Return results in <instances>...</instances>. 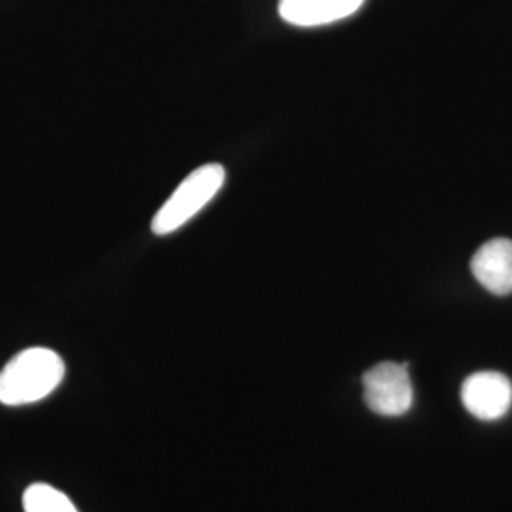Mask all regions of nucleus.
I'll use <instances>...</instances> for the list:
<instances>
[{
  "mask_svg": "<svg viewBox=\"0 0 512 512\" xmlns=\"http://www.w3.org/2000/svg\"><path fill=\"white\" fill-rule=\"evenodd\" d=\"M65 376L63 359L46 348L25 349L0 372V403L6 406L38 403Z\"/></svg>",
  "mask_w": 512,
  "mask_h": 512,
  "instance_id": "nucleus-1",
  "label": "nucleus"
},
{
  "mask_svg": "<svg viewBox=\"0 0 512 512\" xmlns=\"http://www.w3.org/2000/svg\"><path fill=\"white\" fill-rule=\"evenodd\" d=\"M226 171L219 164H207L192 171L152 219V232L167 236L196 217L219 194Z\"/></svg>",
  "mask_w": 512,
  "mask_h": 512,
  "instance_id": "nucleus-2",
  "label": "nucleus"
},
{
  "mask_svg": "<svg viewBox=\"0 0 512 512\" xmlns=\"http://www.w3.org/2000/svg\"><path fill=\"white\" fill-rule=\"evenodd\" d=\"M363 387L366 406L387 418L403 416L414 401L408 368L399 363L372 366L363 376Z\"/></svg>",
  "mask_w": 512,
  "mask_h": 512,
  "instance_id": "nucleus-3",
  "label": "nucleus"
},
{
  "mask_svg": "<svg viewBox=\"0 0 512 512\" xmlns=\"http://www.w3.org/2000/svg\"><path fill=\"white\" fill-rule=\"evenodd\" d=\"M461 401L478 420H499L511 410V382L499 372H476L463 382Z\"/></svg>",
  "mask_w": 512,
  "mask_h": 512,
  "instance_id": "nucleus-4",
  "label": "nucleus"
},
{
  "mask_svg": "<svg viewBox=\"0 0 512 512\" xmlns=\"http://www.w3.org/2000/svg\"><path fill=\"white\" fill-rule=\"evenodd\" d=\"M476 281L490 293H512V241L497 238L484 243L471 260Z\"/></svg>",
  "mask_w": 512,
  "mask_h": 512,
  "instance_id": "nucleus-5",
  "label": "nucleus"
},
{
  "mask_svg": "<svg viewBox=\"0 0 512 512\" xmlns=\"http://www.w3.org/2000/svg\"><path fill=\"white\" fill-rule=\"evenodd\" d=\"M365 0H279V16L296 27H319L353 16Z\"/></svg>",
  "mask_w": 512,
  "mask_h": 512,
  "instance_id": "nucleus-6",
  "label": "nucleus"
},
{
  "mask_svg": "<svg viewBox=\"0 0 512 512\" xmlns=\"http://www.w3.org/2000/svg\"><path fill=\"white\" fill-rule=\"evenodd\" d=\"M25 512H78L71 499L48 484H33L23 494Z\"/></svg>",
  "mask_w": 512,
  "mask_h": 512,
  "instance_id": "nucleus-7",
  "label": "nucleus"
}]
</instances>
